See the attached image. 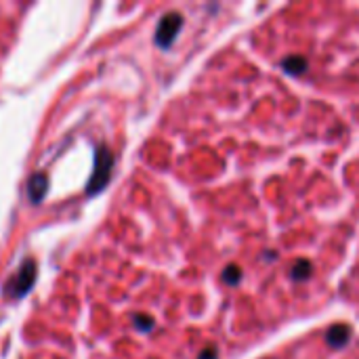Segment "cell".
I'll use <instances>...</instances> for the list:
<instances>
[{"label":"cell","instance_id":"obj_1","mask_svg":"<svg viewBox=\"0 0 359 359\" xmlns=\"http://www.w3.org/2000/svg\"><path fill=\"white\" fill-rule=\"evenodd\" d=\"M38 278V263L34 259H25L19 269L6 280L4 288H2V294L6 299H23L32 288H34V282Z\"/></svg>","mask_w":359,"mask_h":359},{"label":"cell","instance_id":"obj_2","mask_svg":"<svg viewBox=\"0 0 359 359\" xmlns=\"http://www.w3.org/2000/svg\"><path fill=\"white\" fill-rule=\"evenodd\" d=\"M111 168H114V156H111V151L105 145H99L95 149L93 175H90L88 185H86V194L88 196H95V194H99V191L105 189V185L109 183V177H111Z\"/></svg>","mask_w":359,"mask_h":359},{"label":"cell","instance_id":"obj_3","mask_svg":"<svg viewBox=\"0 0 359 359\" xmlns=\"http://www.w3.org/2000/svg\"><path fill=\"white\" fill-rule=\"evenodd\" d=\"M181 27H183V17L179 13L164 15L160 19V23H158V29H156V42L162 48H168L175 42V38H177V34H179Z\"/></svg>","mask_w":359,"mask_h":359},{"label":"cell","instance_id":"obj_4","mask_svg":"<svg viewBox=\"0 0 359 359\" xmlns=\"http://www.w3.org/2000/svg\"><path fill=\"white\" fill-rule=\"evenodd\" d=\"M46 189H48V181L44 177V172H36L29 177L27 181V198L32 204H40L46 196Z\"/></svg>","mask_w":359,"mask_h":359},{"label":"cell","instance_id":"obj_5","mask_svg":"<svg viewBox=\"0 0 359 359\" xmlns=\"http://www.w3.org/2000/svg\"><path fill=\"white\" fill-rule=\"evenodd\" d=\"M326 339H328V343H330L332 347H343V345H347L349 339H351V328H349V326H343V324L332 326V328L328 330Z\"/></svg>","mask_w":359,"mask_h":359},{"label":"cell","instance_id":"obj_6","mask_svg":"<svg viewBox=\"0 0 359 359\" xmlns=\"http://www.w3.org/2000/svg\"><path fill=\"white\" fill-rule=\"evenodd\" d=\"M282 65L288 74H303L307 67V61L303 57H288V59H284Z\"/></svg>","mask_w":359,"mask_h":359},{"label":"cell","instance_id":"obj_7","mask_svg":"<svg viewBox=\"0 0 359 359\" xmlns=\"http://www.w3.org/2000/svg\"><path fill=\"white\" fill-rule=\"evenodd\" d=\"M223 280H225L229 286H236V284L242 280V269L236 267V265H229V267L225 269V273H223Z\"/></svg>","mask_w":359,"mask_h":359},{"label":"cell","instance_id":"obj_8","mask_svg":"<svg viewBox=\"0 0 359 359\" xmlns=\"http://www.w3.org/2000/svg\"><path fill=\"white\" fill-rule=\"evenodd\" d=\"M309 276H311V267H309L307 261H299V263L292 267V278H294V280H305V278H309Z\"/></svg>","mask_w":359,"mask_h":359},{"label":"cell","instance_id":"obj_9","mask_svg":"<svg viewBox=\"0 0 359 359\" xmlns=\"http://www.w3.org/2000/svg\"><path fill=\"white\" fill-rule=\"evenodd\" d=\"M135 326L141 330H151L154 328V320L149 316H135Z\"/></svg>","mask_w":359,"mask_h":359},{"label":"cell","instance_id":"obj_10","mask_svg":"<svg viewBox=\"0 0 359 359\" xmlns=\"http://www.w3.org/2000/svg\"><path fill=\"white\" fill-rule=\"evenodd\" d=\"M200 359H217V349H215V347L204 349V351H202V355H200Z\"/></svg>","mask_w":359,"mask_h":359}]
</instances>
